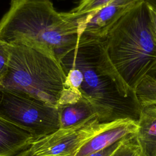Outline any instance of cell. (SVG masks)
<instances>
[{
    "instance_id": "cell-7",
    "label": "cell",
    "mask_w": 156,
    "mask_h": 156,
    "mask_svg": "<svg viewBox=\"0 0 156 156\" xmlns=\"http://www.w3.org/2000/svg\"><path fill=\"white\" fill-rule=\"evenodd\" d=\"M143 0H113L100 9L77 18L80 35L105 39L112 27Z\"/></svg>"
},
{
    "instance_id": "cell-2",
    "label": "cell",
    "mask_w": 156,
    "mask_h": 156,
    "mask_svg": "<svg viewBox=\"0 0 156 156\" xmlns=\"http://www.w3.org/2000/svg\"><path fill=\"white\" fill-rule=\"evenodd\" d=\"M79 38L77 16L57 12L50 0H11L0 20V40L40 49L58 60Z\"/></svg>"
},
{
    "instance_id": "cell-5",
    "label": "cell",
    "mask_w": 156,
    "mask_h": 156,
    "mask_svg": "<svg viewBox=\"0 0 156 156\" xmlns=\"http://www.w3.org/2000/svg\"><path fill=\"white\" fill-rule=\"evenodd\" d=\"M0 115L29 130L35 140L60 129L56 107L17 91L0 88Z\"/></svg>"
},
{
    "instance_id": "cell-12",
    "label": "cell",
    "mask_w": 156,
    "mask_h": 156,
    "mask_svg": "<svg viewBox=\"0 0 156 156\" xmlns=\"http://www.w3.org/2000/svg\"><path fill=\"white\" fill-rule=\"evenodd\" d=\"M135 93L141 107L156 104V63L137 86Z\"/></svg>"
},
{
    "instance_id": "cell-17",
    "label": "cell",
    "mask_w": 156,
    "mask_h": 156,
    "mask_svg": "<svg viewBox=\"0 0 156 156\" xmlns=\"http://www.w3.org/2000/svg\"><path fill=\"white\" fill-rule=\"evenodd\" d=\"M13 156H35L33 154L30 146L25 149H24L23 151L20 152L19 153H18L17 154L13 155Z\"/></svg>"
},
{
    "instance_id": "cell-9",
    "label": "cell",
    "mask_w": 156,
    "mask_h": 156,
    "mask_svg": "<svg viewBox=\"0 0 156 156\" xmlns=\"http://www.w3.org/2000/svg\"><path fill=\"white\" fill-rule=\"evenodd\" d=\"M35 140L29 130L0 115V156H13Z\"/></svg>"
},
{
    "instance_id": "cell-6",
    "label": "cell",
    "mask_w": 156,
    "mask_h": 156,
    "mask_svg": "<svg viewBox=\"0 0 156 156\" xmlns=\"http://www.w3.org/2000/svg\"><path fill=\"white\" fill-rule=\"evenodd\" d=\"M107 123L101 122L98 118H94L69 127L60 128L35 140L30 148L35 156H75Z\"/></svg>"
},
{
    "instance_id": "cell-16",
    "label": "cell",
    "mask_w": 156,
    "mask_h": 156,
    "mask_svg": "<svg viewBox=\"0 0 156 156\" xmlns=\"http://www.w3.org/2000/svg\"><path fill=\"white\" fill-rule=\"evenodd\" d=\"M129 136H127V137H129ZM127 137H126L125 138H124V139H122V140H121L115 143V144L110 146L109 147H108L107 148H105V149H102V150H101V151H100L99 152L91 154L88 155L87 156H110L123 143V141Z\"/></svg>"
},
{
    "instance_id": "cell-19",
    "label": "cell",
    "mask_w": 156,
    "mask_h": 156,
    "mask_svg": "<svg viewBox=\"0 0 156 156\" xmlns=\"http://www.w3.org/2000/svg\"><path fill=\"white\" fill-rule=\"evenodd\" d=\"M144 1L154 10L156 12V0H144Z\"/></svg>"
},
{
    "instance_id": "cell-4",
    "label": "cell",
    "mask_w": 156,
    "mask_h": 156,
    "mask_svg": "<svg viewBox=\"0 0 156 156\" xmlns=\"http://www.w3.org/2000/svg\"><path fill=\"white\" fill-rule=\"evenodd\" d=\"M10 50L9 67L0 80V88L22 92L57 107L68 89L59 61L49 54L23 44L10 45Z\"/></svg>"
},
{
    "instance_id": "cell-8",
    "label": "cell",
    "mask_w": 156,
    "mask_h": 156,
    "mask_svg": "<svg viewBox=\"0 0 156 156\" xmlns=\"http://www.w3.org/2000/svg\"><path fill=\"white\" fill-rule=\"evenodd\" d=\"M137 129V121L131 119L107 122L105 127L85 143L75 156H87L99 152L126 137L135 135Z\"/></svg>"
},
{
    "instance_id": "cell-14",
    "label": "cell",
    "mask_w": 156,
    "mask_h": 156,
    "mask_svg": "<svg viewBox=\"0 0 156 156\" xmlns=\"http://www.w3.org/2000/svg\"><path fill=\"white\" fill-rule=\"evenodd\" d=\"M110 156H142L135 134L127 137Z\"/></svg>"
},
{
    "instance_id": "cell-15",
    "label": "cell",
    "mask_w": 156,
    "mask_h": 156,
    "mask_svg": "<svg viewBox=\"0 0 156 156\" xmlns=\"http://www.w3.org/2000/svg\"><path fill=\"white\" fill-rule=\"evenodd\" d=\"M10 58V45L0 40V80L7 73Z\"/></svg>"
},
{
    "instance_id": "cell-3",
    "label": "cell",
    "mask_w": 156,
    "mask_h": 156,
    "mask_svg": "<svg viewBox=\"0 0 156 156\" xmlns=\"http://www.w3.org/2000/svg\"><path fill=\"white\" fill-rule=\"evenodd\" d=\"M104 42L112 63L135 91L156 63V34L149 7L144 0L116 23Z\"/></svg>"
},
{
    "instance_id": "cell-13",
    "label": "cell",
    "mask_w": 156,
    "mask_h": 156,
    "mask_svg": "<svg viewBox=\"0 0 156 156\" xmlns=\"http://www.w3.org/2000/svg\"><path fill=\"white\" fill-rule=\"evenodd\" d=\"M113 0H78L77 5L71 10L77 18L93 13Z\"/></svg>"
},
{
    "instance_id": "cell-18",
    "label": "cell",
    "mask_w": 156,
    "mask_h": 156,
    "mask_svg": "<svg viewBox=\"0 0 156 156\" xmlns=\"http://www.w3.org/2000/svg\"><path fill=\"white\" fill-rule=\"evenodd\" d=\"M149 7L150 14H151V20H152V25H153V27H154V29L155 30V33L156 34V12L155 10H154L152 9H151L149 6Z\"/></svg>"
},
{
    "instance_id": "cell-10",
    "label": "cell",
    "mask_w": 156,
    "mask_h": 156,
    "mask_svg": "<svg viewBox=\"0 0 156 156\" xmlns=\"http://www.w3.org/2000/svg\"><path fill=\"white\" fill-rule=\"evenodd\" d=\"M135 140L142 156H156V104L142 107Z\"/></svg>"
},
{
    "instance_id": "cell-11",
    "label": "cell",
    "mask_w": 156,
    "mask_h": 156,
    "mask_svg": "<svg viewBox=\"0 0 156 156\" xmlns=\"http://www.w3.org/2000/svg\"><path fill=\"white\" fill-rule=\"evenodd\" d=\"M57 108L60 129L69 127L87 120L98 118L94 108L82 96L73 102L60 105Z\"/></svg>"
},
{
    "instance_id": "cell-1",
    "label": "cell",
    "mask_w": 156,
    "mask_h": 156,
    "mask_svg": "<svg viewBox=\"0 0 156 156\" xmlns=\"http://www.w3.org/2000/svg\"><path fill=\"white\" fill-rule=\"evenodd\" d=\"M104 41L80 35L77 46L60 57L67 87L91 104L101 122L138 121L142 107L112 63Z\"/></svg>"
}]
</instances>
